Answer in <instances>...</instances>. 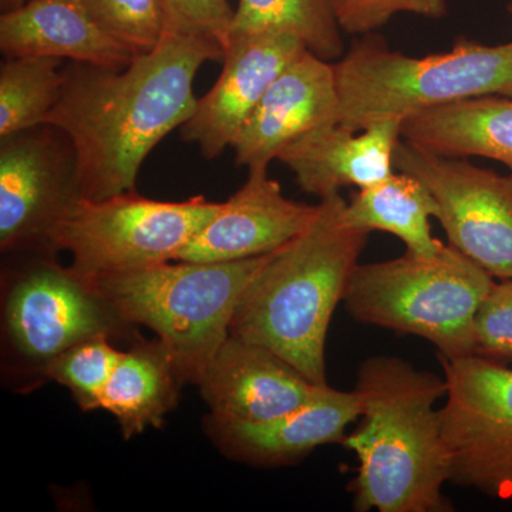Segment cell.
<instances>
[{
	"mask_svg": "<svg viewBox=\"0 0 512 512\" xmlns=\"http://www.w3.org/2000/svg\"><path fill=\"white\" fill-rule=\"evenodd\" d=\"M447 394L441 406L450 483L512 501V369L471 355L439 356Z\"/></svg>",
	"mask_w": 512,
	"mask_h": 512,
	"instance_id": "obj_9",
	"label": "cell"
},
{
	"mask_svg": "<svg viewBox=\"0 0 512 512\" xmlns=\"http://www.w3.org/2000/svg\"><path fill=\"white\" fill-rule=\"evenodd\" d=\"M494 276L451 245L439 254L406 252L390 261L357 265L343 305L363 325L430 342L440 357L476 355L474 323Z\"/></svg>",
	"mask_w": 512,
	"mask_h": 512,
	"instance_id": "obj_6",
	"label": "cell"
},
{
	"mask_svg": "<svg viewBox=\"0 0 512 512\" xmlns=\"http://www.w3.org/2000/svg\"><path fill=\"white\" fill-rule=\"evenodd\" d=\"M104 32L136 56L153 52L165 33L163 0H84Z\"/></svg>",
	"mask_w": 512,
	"mask_h": 512,
	"instance_id": "obj_25",
	"label": "cell"
},
{
	"mask_svg": "<svg viewBox=\"0 0 512 512\" xmlns=\"http://www.w3.org/2000/svg\"><path fill=\"white\" fill-rule=\"evenodd\" d=\"M362 403L356 390L329 384L298 409L264 421L208 417L207 429L222 453L262 467L288 466L325 444L342 443L349 424L359 419Z\"/></svg>",
	"mask_w": 512,
	"mask_h": 512,
	"instance_id": "obj_15",
	"label": "cell"
},
{
	"mask_svg": "<svg viewBox=\"0 0 512 512\" xmlns=\"http://www.w3.org/2000/svg\"><path fill=\"white\" fill-rule=\"evenodd\" d=\"M8 276L3 286V336L10 352L43 376L47 365L70 346L92 336L111 339L128 332L126 320L103 295L94 279L69 266L52 252Z\"/></svg>",
	"mask_w": 512,
	"mask_h": 512,
	"instance_id": "obj_8",
	"label": "cell"
},
{
	"mask_svg": "<svg viewBox=\"0 0 512 512\" xmlns=\"http://www.w3.org/2000/svg\"><path fill=\"white\" fill-rule=\"evenodd\" d=\"M340 29L350 35H367L400 13L440 19L447 15V0H333Z\"/></svg>",
	"mask_w": 512,
	"mask_h": 512,
	"instance_id": "obj_27",
	"label": "cell"
},
{
	"mask_svg": "<svg viewBox=\"0 0 512 512\" xmlns=\"http://www.w3.org/2000/svg\"><path fill=\"white\" fill-rule=\"evenodd\" d=\"M318 204L289 200L268 168H249L247 183L178 255L184 262H231L271 254L311 224Z\"/></svg>",
	"mask_w": 512,
	"mask_h": 512,
	"instance_id": "obj_14",
	"label": "cell"
},
{
	"mask_svg": "<svg viewBox=\"0 0 512 512\" xmlns=\"http://www.w3.org/2000/svg\"><path fill=\"white\" fill-rule=\"evenodd\" d=\"M39 126L0 141V248L50 252V231L76 200L74 154L67 137ZM53 254V252H52Z\"/></svg>",
	"mask_w": 512,
	"mask_h": 512,
	"instance_id": "obj_11",
	"label": "cell"
},
{
	"mask_svg": "<svg viewBox=\"0 0 512 512\" xmlns=\"http://www.w3.org/2000/svg\"><path fill=\"white\" fill-rule=\"evenodd\" d=\"M362 423L342 444L355 453V510L446 512L450 483L441 407L444 377L396 356H373L357 370Z\"/></svg>",
	"mask_w": 512,
	"mask_h": 512,
	"instance_id": "obj_2",
	"label": "cell"
},
{
	"mask_svg": "<svg viewBox=\"0 0 512 512\" xmlns=\"http://www.w3.org/2000/svg\"><path fill=\"white\" fill-rule=\"evenodd\" d=\"M402 123L377 121L360 131L329 124L293 141L278 160L295 174L303 191L320 200L346 187L362 190L396 171L394 151L402 140Z\"/></svg>",
	"mask_w": 512,
	"mask_h": 512,
	"instance_id": "obj_17",
	"label": "cell"
},
{
	"mask_svg": "<svg viewBox=\"0 0 512 512\" xmlns=\"http://www.w3.org/2000/svg\"><path fill=\"white\" fill-rule=\"evenodd\" d=\"M305 50L302 40L285 32L229 40L220 77L210 92L197 100L194 113L180 127L181 138L200 148L208 160L220 157L234 146L276 77Z\"/></svg>",
	"mask_w": 512,
	"mask_h": 512,
	"instance_id": "obj_12",
	"label": "cell"
},
{
	"mask_svg": "<svg viewBox=\"0 0 512 512\" xmlns=\"http://www.w3.org/2000/svg\"><path fill=\"white\" fill-rule=\"evenodd\" d=\"M183 384L160 340H138L123 352L101 393L99 409L109 412L124 440H130L148 427H163L165 416L177 406Z\"/></svg>",
	"mask_w": 512,
	"mask_h": 512,
	"instance_id": "obj_20",
	"label": "cell"
},
{
	"mask_svg": "<svg viewBox=\"0 0 512 512\" xmlns=\"http://www.w3.org/2000/svg\"><path fill=\"white\" fill-rule=\"evenodd\" d=\"M262 32L291 33L309 52L330 63L343 56L333 0H239L231 39Z\"/></svg>",
	"mask_w": 512,
	"mask_h": 512,
	"instance_id": "obj_22",
	"label": "cell"
},
{
	"mask_svg": "<svg viewBox=\"0 0 512 512\" xmlns=\"http://www.w3.org/2000/svg\"><path fill=\"white\" fill-rule=\"evenodd\" d=\"M266 255L231 262H165L93 279L128 325L156 333L183 382L198 384L228 338L239 299Z\"/></svg>",
	"mask_w": 512,
	"mask_h": 512,
	"instance_id": "obj_5",
	"label": "cell"
},
{
	"mask_svg": "<svg viewBox=\"0 0 512 512\" xmlns=\"http://www.w3.org/2000/svg\"><path fill=\"white\" fill-rule=\"evenodd\" d=\"M437 215L439 207L429 188L402 171L357 191L345 207L349 227L392 234L406 245V252L419 256H434L444 248L431 235L430 218Z\"/></svg>",
	"mask_w": 512,
	"mask_h": 512,
	"instance_id": "obj_21",
	"label": "cell"
},
{
	"mask_svg": "<svg viewBox=\"0 0 512 512\" xmlns=\"http://www.w3.org/2000/svg\"><path fill=\"white\" fill-rule=\"evenodd\" d=\"M62 59L8 57L0 67V138L43 126L63 84Z\"/></svg>",
	"mask_w": 512,
	"mask_h": 512,
	"instance_id": "obj_23",
	"label": "cell"
},
{
	"mask_svg": "<svg viewBox=\"0 0 512 512\" xmlns=\"http://www.w3.org/2000/svg\"><path fill=\"white\" fill-rule=\"evenodd\" d=\"M0 49L6 57L49 56L124 69L131 50L100 28L84 0H28L0 16Z\"/></svg>",
	"mask_w": 512,
	"mask_h": 512,
	"instance_id": "obj_18",
	"label": "cell"
},
{
	"mask_svg": "<svg viewBox=\"0 0 512 512\" xmlns=\"http://www.w3.org/2000/svg\"><path fill=\"white\" fill-rule=\"evenodd\" d=\"M476 355L494 362H512V279L495 282L474 323Z\"/></svg>",
	"mask_w": 512,
	"mask_h": 512,
	"instance_id": "obj_28",
	"label": "cell"
},
{
	"mask_svg": "<svg viewBox=\"0 0 512 512\" xmlns=\"http://www.w3.org/2000/svg\"><path fill=\"white\" fill-rule=\"evenodd\" d=\"M222 59L217 43L165 32L153 52L124 69L79 62L64 67L43 126L70 141L77 197L103 200L136 191L148 154L194 113L198 70Z\"/></svg>",
	"mask_w": 512,
	"mask_h": 512,
	"instance_id": "obj_1",
	"label": "cell"
},
{
	"mask_svg": "<svg viewBox=\"0 0 512 512\" xmlns=\"http://www.w3.org/2000/svg\"><path fill=\"white\" fill-rule=\"evenodd\" d=\"M110 340L97 335L77 342L56 356L43 373L69 389L84 412L99 409L101 393L123 356Z\"/></svg>",
	"mask_w": 512,
	"mask_h": 512,
	"instance_id": "obj_24",
	"label": "cell"
},
{
	"mask_svg": "<svg viewBox=\"0 0 512 512\" xmlns=\"http://www.w3.org/2000/svg\"><path fill=\"white\" fill-rule=\"evenodd\" d=\"M333 67L339 124L353 131L457 101L512 96V42L487 46L460 37L450 52L412 57L366 37Z\"/></svg>",
	"mask_w": 512,
	"mask_h": 512,
	"instance_id": "obj_4",
	"label": "cell"
},
{
	"mask_svg": "<svg viewBox=\"0 0 512 512\" xmlns=\"http://www.w3.org/2000/svg\"><path fill=\"white\" fill-rule=\"evenodd\" d=\"M198 386L211 414L244 421L274 419L298 409L323 387L271 349L232 335Z\"/></svg>",
	"mask_w": 512,
	"mask_h": 512,
	"instance_id": "obj_16",
	"label": "cell"
},
{
	"mask_svg": "<svg viewBox=\"0 0 512 512\" xmlns=\"http://www.w3.org/2000/svg\"><path fill=\"white\" fill-rule=\"evenodd\" d=\"M339 123L335 67L309 50L282 70L242 128L232 150L241 167H269L285 147Z\"/></svg>",
	"mask_w": 512,
	"mask_h": 512,
	"instance_id": "obj_13",
	"label": "cell"
},
{
	"mask_svg": "<svg viewBox=\"0 0 512 512\" xmlns=\"http://www.w3.org/2000/svg\"><path fill=\"white\" fill-rule=\"evenodd\" d=\"M26 2L28 0H0V9H2V12H9V10L19 8Z\"/></svg>",
	"mask_w": 512,
	"mask_h": 512,
	"instance_id": "obj_29",
	"label": "cell"
},
{
	"mask_svg": "<svg viewBox=\"0 0 512 512\" xmlns=\"http://www.w3.org/2000/svg\"><path fill=\"white\" fill-rule=\"evenodd\" d=\"M402 138L440 156L484 157L512 175V96H484L421 111L402 123Z\"/></svg>",
	"mask_w": 512,
	"mask_h": 512,
	"instance_id": "obj_19",
	"label": "cell"
},
{
	"mask_svg": "<svg viewBox=\"0 0 512 512\" xmlns=\"http://www.w3.org/2000/svg\"><path fill=\"white\" fill-rule=\"evenodd\" d=\"M165 32L217 43L225 53L235 12L228 0H163Z\"/></svg>",
	"mask_w": 512,
	"mask_h": 512,
	"instance_id": "obj_26",
	"label": "cell"
},
{
	"mask_svg": "<svg viewBox=\"0 0 512 512\" xmlns=\"http://www.w3.org/2000/svg\"><path fill=\"white\" fill-rule=\"evenodd\" d=\"M508 12H510L512 16V0L510 2V5H508Z\"/></svg>",
	"mask_w": 512,
	"mask_h": 512,
	"instance_id": "obj_30",
	"label": "cell"
},
{
	"mask_svg": "<svg viewBox=\"0 0 512 512\" xmlns=\"http://www.w3.org/2000/svg\"><path fill=\"white\" fill-rule=\"evenodd\" d=\"M220 207L204 195L178 202L150 200L136 191L103 200L76 198L47 245L53 254L69 252L70 266L90 278L150 268L177 261Z\"/></svg>",
	"mask_w": 512,
	"mask_h": 512,
	"instance_id": "obj_7",
	"label": "cell"
},
{
	"mask_svg": "<svg viewBox=\"0 0 512 512\" xmlns=\"http://www.w3.org/2000/svg\"><path fill=\"white\" fill-rule=\"evenodd\" d=\"M394 168L429 188L448 245L495 279H512V175L431 153L403 138Z\"/></svg>",
	"mask_w": 512,
	"mask_h": 512,
	"instance_id": "obj_10",
	"label": "cell"
},
{
	"mask_svg": "<svg viewBox=\"0 0 512 512\" xmlns=\"http://www.w3.org/2000/svg\"><path fill=\"white\" fill-rule=\"evenodd\" d=\"M345 198H322L298 237L266 255L242 293L229 335L271 349L326 386V339L369 234L345 221Z\"/></svg>",
	"mask_w": 512,
	"mask_h": 512,
	"instance_id": "obj_3",
	"label": "cell"
}]
</instances>
